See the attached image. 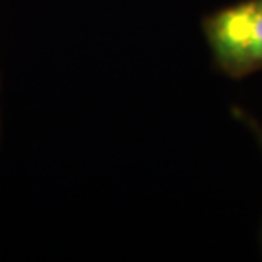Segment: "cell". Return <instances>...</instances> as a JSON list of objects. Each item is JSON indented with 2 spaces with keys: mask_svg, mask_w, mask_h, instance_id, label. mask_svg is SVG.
<instances>
[{
  "mask_svg": "<svg viewBox=\"0 0 262 262\" xmlns=\"http://www.w3.org/2000/svg\"><path fill=\"white\" fill-rule=\"evenodd\" d=\"M203 31L225 75L242 78L262 70V0H244L209 14Z\"/></svg>",
  "mask_w": 262,
  "mask_h": 262,
  "instance_id": "6da1fadb",
  "label": "cell"
},
{
  "mask_svg": "<svg viewBox=\"0 0 262 262\" xmlns=\"http://www.w3.org/2000/svg\"><path fill=\"white\" fill-rule=\"evenodd\" d=\"M244 119H245V123H247L249 126L255 131V135H257V138H259V141H260V146H262V126H259V124L255 123L254 119H250V118H247V116H244Z\"/></svg>",
  "mask_w": 262,
  "mask_h": 262,
  "instance_id": "7a4b0ae2",
  "label": "cell"
}]
</instances>
